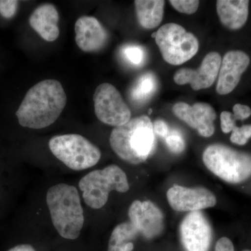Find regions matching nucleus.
Here are the masks:
<instances>
[{
	"label": "nucleus",
	"instance_id": "f257e3e1",
	"mask_svg": "<svg viewBox=\"0 0 251 251\" xmlns=\"http://www.w3.org/2000/svg\"><path fill=\"white\" fill-rule=\"evenodd\" d=\"M67 101L65 91L59 81H41L28 90L16 111V117L23 127L46 128L59 118Z\"/></svg>",
	"mask_w": 251,
	"mask_h": 251
},
{
	"label": "nucleus",
	"instance_id": "f03ea898",
	"mask_svg": "<svg viewBox=\"0 0 251 251\" xmlns=\"http://www.w3.org/2000/svg\"><path fill=\"white\" fill-rule=\"evenodd\" d=\"M110 144L123 161L132 165L143 163L156 146L152 122L147 115L130 119L126 125L113 128Z\"/></svg>",
	"mask_w": 251,
	"mask_h": 251
},
{
	"label": "nucleus",
	"instance_id": "7ed1b4c3",
	"mask_svg": "<svg viewBox=\"0 0 251 251\" xmlns=\"http://www.w3.org/2000/svg\"><path fill=\"white\" fill-rule=\"evenodd\" d=\"M46 203L59 235L70 240L77 239L83 228L85 217L77 188L64 183L51 186L46 195Z\"/></svg>",
	"mask_w": 251,
	"mask_h": 251
},
{
	"label": "nucleus",
	"instance_id": "20e7f679",
	"mask_svg": "<svg viewBox=\"0 0 251 251\" xmlns=\"http://www.w3.org/2000/svg\"><path fill=\"white\" fill-rule=\"evenodd\" d=\"M202 160L211 173L229 184H240L251 176V155L226 145H209Z\"/></svg>",
	"mask_w": 251,
	"mask_h": 251
},
{
	"label": "nucleus",
	"instance_id": "39448f33",
	"mask_svg": "<svg viewBox=\"0 0 251 251\" xmlns=\"http://www.w3.org/2000/svg\"><path fill=\"white\" fill-rule=\"evenodd\" d=\"M78 186L84 202L94 209L106 204L112 191L126 193L129 190L126 175L116 165L90 172L80 180Z\"/></svg>",
	"mask_w": 251,
	"mask_h": 251
},
{
	"label": "nucleus",
	"instance_id": "423d86ee",
	"mask_svg": "<svg viewBox=\"0 0 251 251\" xmlns=\"http://www.w3.org/2000/svg\"><path fill=\"white\" fill-rule=\"evenodd\" d=\"M49 145L52 154L73 171L92 168L101 157L99 148L78 134L56 135L50 140Z\"/></svg>",
	"mask_w": 251,
	"mask_h": 251
},
{
	"label": "nucleus",
	"instance_id": "0eeeda50",
	"mask_svg": "<svg viewBox=\"0 0 251 251\" xmlns=\"http://www.w3.org/2000/svg\"><path fill=\"white\" fill-rule=\"evenodd\" d=\"M162 57L171 65H181L192 59L199 50L197 37L176 23L161 26L154 34Z\"/></svg>",
	"mask_w": 251,
	"mask_h": 251
},
{
	"label": "nucleus",
	"instance_id": "6e6552de",
	"mask_svg": "<svg viewBox=\"0 0 251 251\" xmlns=\"http://www.w3.org/2000/svg\"><path fill=\"white\" fill-rule=\"evenodd\" d=\"M94 111L97 118L105 125L118 127L130 120L131 112L115 86L102 83L94 94Z\"/></svg>",
	"mask_w": 251,
	"mask_h": 251
},
{
	"label": "nucleus",
	"instance_id": "1a4fd4ad",
	"mask_svg": "<svg viewBox=\"0 0 251 251\" xmlns=\"http://www.w3.org/2000/svg\"><path fill=\"white\" fill-rule=\"evenodd\" d=\"M221 61L222 58L219 52H209L198 69H179L175 74L174 81L179 85L190 84L195 91L209 88L217 79Z\"/></svg>",
	"mask_w": 251,
	"mask_h": 251
},
{
	"label": "nucleus",
	"instance_id": "9d476101",
	"mask_svg": "<svg viewBox=\"0 0 251 251\" xmlns=\"http://www.w3.org/2000/svg\"><path fill=\"white\" fill-rule=\"evenodd\" d=\"M180 236L187 251H208L212 230L209 221L201 211L190 212L180 226Z\"/></svg>",
	"mask_w": 251,
	"mask_h": 251
},
{
	"label": "nucleus",
	"instance_id": "9b49d317",
	"mask_svg": "<svg viewBox=\"0 0 251 251\" xmlns=\"http://www.w3.org/2000/svg\"><path fill=\"white\" fill-rule=\"evenodd\" d=\"M167 198L170 205L174 210L200 211L216 204L214 193L204 188H187L175 184L167 192Z\"/></svg>",
	"mask_w": 251,
	"mask_h": 251
},
{
	"label": "nucleus",
	"instance_id": "f8f14e48",
	"mask_svg": "<svg viewBox=\"0 0 251 251\" xmlns=\"http://www.w3.org/2000/svg\"><path fill=\"white\" fill-rule=\"evenodd\" d=\"M173 112L175 116L197 130L202 137L209 138L214 135L216 112L209 104L198 102L190 105L184 102H179L175 104Z\"/></svg>",
	"mask_w": 251,
	"mask_h": 251
},
{
	"label": "nucleus",
	"instance_id": "ddd939ff",
	"mask_svg": "<svg viewBox=\"0 0 251 251\" xmlns=\"http://www.w3.org/2000/svg\"><path fill=\"white\" fill-rule=\"evenodd\" d=\"M130 223L140 234L151 239L161 233L163 215L161 209L150 201H135L128 209Z\"/></svg>",
	"mask_w": 251,
	"mask_h": 251
},
{
	"label": "nucleus",
	"instance_id": "4468645a",
	"mask_svg": "<svg viewBox=\"0 0 251 251\" xmlns=\"http://www.w3.org/2000/svg\"><path fill=\"white\" fill-rule=\"evenodd\" d=\"M250 62V57L243 51H229L225 54L218 75L216 92L220 95L231 93L239 83Z\"/></svg>",
	"mask_w": 251,
	"mask_h": 251
},
{
	"label": "nucleus",
	"instance_id": "2eb2a0df",
	"mask_svg": "<svg viewBox=\"0 0 251 251\" xmlns=\"http://www.w3.org/2000/svg\"><path fill=\"white\" fill-rule=\"evenodd\" d=\"M75 42L84 52H97L103 49L108 41V33L97 18L83 16L75 25Z\"/></svg>",
	"mask_w": 251,
	"mask_h": 251
},
{
	"label": "nucleus",
	"instance_id": "dca6fc26",
	"mask_svg": "<svg viewBox=\"0 0 251 251\" xmlns=\"http://www.w3.org/2000/svg\"><path fill=\"white\" fill-rule=\"evenodd\" d=\"M59 13L52 4H44L38 6L29 18L32 29L49 42L55 41L59 35Z\"/></svg>",
	"mask_w": 251,
	"mask_h": 251
},
{
	"label": "nucleus",
	"instance_id": "f3484780",
	"mask_svg": "<svg viewBox=\"0 0 251 251\" xmlns=\"http://www.w3.org/2000/svg\"><path fill=\"white\" fill-rule=\"evenodd\" d=\"M248 0H219L216 11L221 23L231 30H237L247 22L249 12Z\"/></svg>",
	"mask_w": 251,
	"mask_h": 251
},
{
	"label": "nucleus",
	"instance_id": "a211bd4d",
	"mask_svg": "<svg viewBox=\"0 0 251 251\" xmlns=\"http://www.w3.org/2000/svg\"><path fill=\"white\" fill-rule=\"evenodd\" d=\"M165 3L163 0H135V11L140 25L148 29L158 27L163 21Z\"/></svg>",
	"mask_w": 251,
	"mask_h": 251
},
{
	"label": "nucleus",
	"instance_id": "6ab92c4d",
	"mask_svg": "<svg viewBox=\"0 0 251 251\" xmlns=\"http://www.w3.org/2000/svg\"><path fill=\"white\" fill-rule=\"evenodd\" d=\"M139 232L130 222L122 223L115 227L109 240L108 251H133V241Z\"/></svg>",
	"mask_w": 251,
	"mask_h": 251
},
{
	"label": "nucleus",
	"instance_id": "aec40b11",
	"mask_svg": "<svg viewBox=\"0 0 251 251\" xmlns=\"http://www.w3.org/2000/svg\"><path fill=\"white\" fill-rule=\"evenodd\" d=\"M157 81L151 73H147L138 77L130 90V97L134 101L143 103L156 92Z\"/></svg>",
	"mask_w": 251,
	"mask_h": 251
},
{
	"label": "nucleus",
	"instance_id": "412c9836",
	"mask_svg": "<svg viewBox=\"0 0 251 251\" xmlns=\"http://www.w3.org/2000/svg\"><path fill=\"white\" fill-rule=\"evenodd\" d=\"M124 56L130 64L135 66H139L145 60V50L140 46L129 45L124 48Z\"/></svg>",
	"mask_w": 251,
	"mask_h": 251
},
{
	"label": "nucleus",
	"instance_id": "4be33fe9",
	"mask_svg": "<svg viewBox=\"0 0 251 251\" xmlns=\"http://www.w3.org/2000/svg\"><path fill=\"white\" fill-rule=\"evenodd\" d=\"M251 138V125H244L241 127L236 126L232 130L230 141L238 145H246Z\"/></svg>",
	"mask_w": 251,
	"mask_h": 251
},
{
	"label": "nucleus",
	"instance_id": "5701e85b",
	"mask_svg": "<svg viewBox=\"0 0 251 251\" xmlns=\"http://www.w3.org/2000/svg\"><path fill=\"white\" fill-rule=\"evenodd\" d=\"M169 2L176 11L188 15L195 14L200 5L198 0H171Z\"/></svg>",
	"mask_w": 251,
	"mask_h": 251
},
{
	"label": "nucleus",
	"instance_id": "b1692460",
	"mask_svg": "<svg viewBox=\"0 0 251 251\" xmlns=\"http://www.w3.org/2000/svg\"><path fill=\"white\" fill-rule=\"evenodd\" d=\"M166 145L168 149L174 153H180L184 151L185 149V141L184 138L178 133L170 134L166 138Z\"/></svg>",
	"mask_w": 251,
	"mask_h": 251
},
{
	"label": "nucleus",
	"instance_id": "393cba45",
	"mask_svg": "<svg viewBox=\"0 0 251 251\" xmlns=\"http://www.w3.org/2000/svg\"><path fill=\"white\" fill-rule=\"evenodd\" d=\"M18 3L16 0H0V14L5 18L14 17L17 11Z\"/></svg>",
	"mask_w": 251,
	"mask_h": 251
},
{
	"label": "nucleus",
	"instance_id": "a878e982",
	"mask_svg": "<svg viewBox=\"0 0 251 251\" xmlns=\"http://www.w3.org/2000/svg\"><path fill=\"white\" fill-rule=\"evenodd\" d=\"M236 120H234L233 115L231 112L224 111L221 114V130L224 133H229L232 131L235 125Z\"/></svg>",
	"mask_w": 251,
	"mask_h": 251
},
{
	"label": "nucleus",
	"instance_id": "bb28decb",
	"mask_svg": "<svg viewBox=\"0 0 251 251\" xmlns=\"http://www.w3.org/2000/svg\"><path fill=\"white\" fill-rule=\"evenodd\" d=\"M233 117L235 120H247L251 115V109L248 105L237 103L233 107Z\"/></svg>",
	"mask_w": 251,
	"mask_h": 251
},
{
	"label": "nucleus",
	"instance_id": "cd10ccee",
	"mask_svg": "<svg viewBox=\"0 0 251 251\" xmlns=\"http://www.w3.org/2000/svg\"><path fill=\"white\" fill-rule=\"evenodd\" d=\"M153 132L154 134L166 138L170 135V130L168 125L163 120H158L155 121L153 125Z\"/></svg>",
	"mask_w": 251,
	"mask_h": 251
},
{
	"label": "nucleus",
	"instance_id": "c85d7f7f",
	"mask_svg": "<svg viewBox=\"0 0 251 251\" xmlns=\"http://www.w3.org/2000/svg\"><path fill=\"white\" fill-rule=\"evenodd\" d=\"M215 251H234L233 244L227 237H222L216 244Z\"/></svg>",
	"mask_w": 251,
	"mask_h": 251
},
{
	"label": "nucleus",
	"instance_id": "c756f323",
	"mask_svg": "<svg viewBox=\"0 0 251 251\" xmlns=\"http://www.w3.org/2000/svg\"><path fill=\"white\" fill-rule=\"evenodd\" d=\"M8 251H36V250L29 244H21L9 249Z\"/></svg>",
	"mask_w": 251,
	"mask_h": 251
},
{
	"label": "nucleus",
	"instance_id": "7c9ffc66",
	"mask_svg": "<svg viewBox=\"0 0 251 251\" xmlns=\"http://www.w3.org/2000/svg\"><path fill=\"white\" fill-rule=\"evenodd\" d=\"M243 251H250V250H244Z\"/></svg>",
	"mask_w": 251,
	"mask_h": 251
}]
</instances>
